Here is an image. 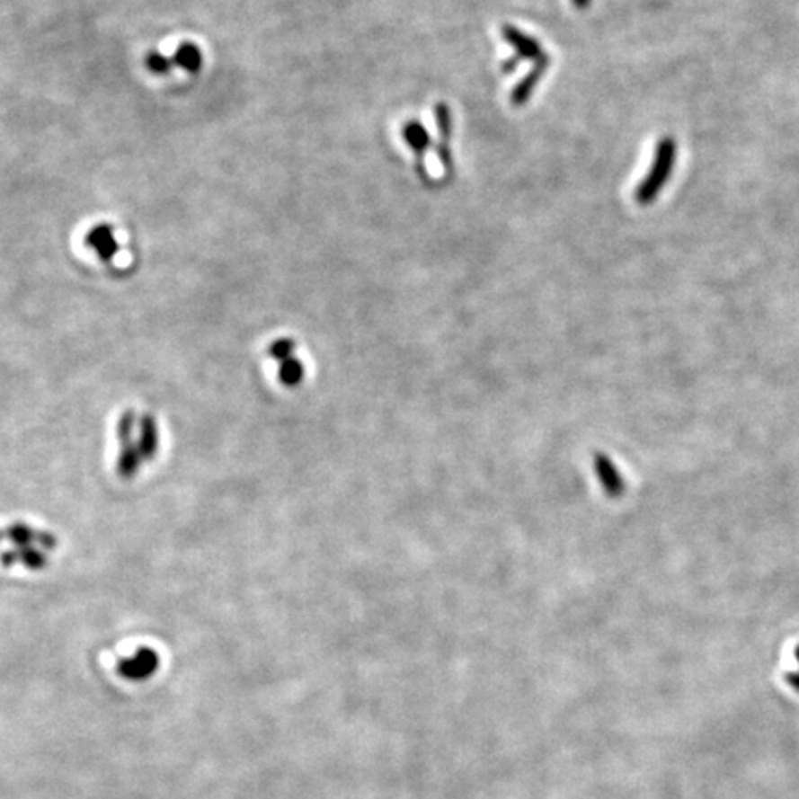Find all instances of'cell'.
<instances>
[{
  "mask_svg": "<svg viewBox=\"0 0 799 799\" xmlns=\"http://www.w3.org/2000/svg\"><path fill=\"white\" fill-rule=\"evenodd\" d=\"M676 157H678L676 139L668 138V136L662 138L657 143L655 157H653V164H652L648 174L644 176L641 185L635 189V200L638 204L650 206L657 200L662 187L670 182V176H672V173H674Z\"/></svg>",
  "mask_w": 799,
  "mask_h": 799,
  "instance_id": "cell-1",
  "label": "cell"
},
{
  "mask_svg": "<svg viewBox=\"0 0 799 799\" xmlns=\"http://www.w3.org/2000/svg\"><path fill=\"white\" fill-rule=\"evenodd\" d=\"M502 36L505 38V41L510 47H513V50H515V56L510 58V61H505L503 66H502V69L505 73H513L519 67V63L522 59H529V61L535 63L537 59H540L542 56L546 54L545 50H542L540 43L535 38L524 34L522 30H519L515 26H510V24L502 26Z\"/></svg>",
  "mask_w": 799,
  "mask_h": 799,
  "instance_id": "cell-2",
  "label": "cell"
},
{
  "mask_svg": "<svg viewBox=\"0 0 799 799\" xmlns=\"http://www.w3.org/2000/svg\"><path fill=\"white\" fill-rule=\"evenodd\" d=\"M159 668V655L154 648L141 646L136 655L120 659L117 662V672L128 681H145L152 678Z\"/></svg>",
  "mask_w": 799,
  "mask_h": 799,
  "instance_id": "cell-3",
  "label": "cell"
},
{
  "mask_svg": "<svg viewBox=\"0 0 799 799\" xmlns=\"http://www.w3.org/2000/svg\"><path fill=\"white\" fill-rule=\"evenodd\" d=\"M594 470L607 496L618 498L626 493V479L609 456L594 454Z\"/></svg>",
  "mask_w": 799,
  "mask_h": 799,
  "instance_id": "cell-4",
  "label": "cell"
},
{
  "mask_svg": "<svg viewBox=\"0 0 799 799\" xmlns=\"http://www.w3.org/2000/svg\"><path fill=\"white\" fill-rule=\"evenodd\" d=\"M437 117V128H439V145H437V155L440 159V165L446 169V173H452V152H450V139H452V113L450 108L444 102H439L435 108Z\"/></svg>",
  "mask_w": 799,
  "mask_h": 799,
  "instance_id": "cell-5",
  "label": "cell"
},
{
  "mask_svg": "<svg viewBox=\"0 0 799 799\" xmlns=\"http://www.w3.org/2000/svg\"><path fill=\"white\" fill-rule=\"evenodd\" d=\"M550 63H552V58H550L548 52L533 63L531 71L515 85L513 93H510V102H513V106L519 108V106H524L529 101L535 87L538 85V82L542 80V76H545L546 69L550 67Z\"/></svg>",
  "mask_w": 799,
  "mask_h": 799,
  "instance_id": "cell-6",
  "label": "cell"
},
{
  "mask_svg": "<svg viewBox=\"0 0 799 799\" xmlns=\"http://www.w3.org/2000/svg\"><path fill=\"white\" fill-rule=\"evenodd\" d=\"M85 244L97 252V255L102 262H111L119 253V243L115 239L113 228L110 225H106V222L97 225L85 234Z\"/></svg>",
  "mask_w": 799,
  "mask_h": 799,
  "instance_id": "cell-7",
  "label": "cell"
},
{
  "mask_svg": "<svg viewBox=\"0 0 799 799\" xmlns=\"http://www.w3.org/2000/svg\"><path fill=\"white\" fill-rule=\"evenodd\" d=\"M402 134H404V141L409 145V148L414 152V155H417L419 173H421L422 180H428L426 171H424V154L431 146V138H430L428 130L422 122L409 120V122H405Z\"/></svg>",
  "mask_w": 799,
  "mask_h": 799,
  "instance_id": "cell-8",
  "label": "cell"
},
{
  "mask_svg": "<svg viewBox=\"0 0 799 799\" xmlns=\"http://www.w3.org/2000/svg\"><path fill=\"white\" fill-rule=\"evenodd\" d=\"M0 563L3 566L10 568L15 564H22L28 570H43L49 563L47 554L36 546H24V548H13L4 554H0Z\"/></svg>",
  "mask_w": 799,
  "mask_h": 799,
  "instance_id": "cell-9",
  "label": "cell"
},
{
  "mask_svg": "<svg viewBox=\"0 0 799 799\" xmlns=\"http://www.w3.org/2000/svg\"><path fill=\"white\" fill-rule=\"evenodd\" d=\"M139 437H138V448L141 452L143 461H152L159 448V431L157 422L150 413H145L139 419Z\"/></svg>",
  "mask_w": 799,
  "mask_h": 799,
  "instance_id": "cell-10",
  "label": "cell"
},
{
  "mask_svg": "<svg viewBox=\"0 0 799 799\" xmlns=\"http://www.w3.org/2000/svg\"><path fill=\"white\" fill-rule=\"evenodd\" d=\"M143 463L141 452L138 448V442L130 440V442H120V450H119V457H117V475L124 482H130L139 472V466Z\"/></svg>",
  "mask_w": 799,
  "mask_h": 799,
  "instance_id": "cell-11",
  "label": "cell"
},
{
  "mask_svg": "<svg viewBox=\"0 0 799 799\" xmlns=\"http://www.w3.org/2000/svg\"><path fill=\"white\" fill-rule=\"evenodd\" d=\"M202 61H204L202 50L191 41H183L173 56L174 66H178L180 69H183L187 73H193V75L202 69Z\"/></svg>",
  "mask_w": 799,
  "mask_h": 799,
  "instance_id": "cell-12",
  "label": "cell"
},
{
  "mask_svg": "<svg viewBox=\"0 0 799 799\" xmlns=\"http://www.w3.org/2000/svg\"><path fill=\"white\" fill-rule=\"evenodd\" d=\"M3 533H4V538L10 540L15 548L38 546L40 531L34 529V528L26 526V524H13V526L6 528Z\"/></svg>",
  "mask_w": 799,
  "mask_h": 799,
  "instance_id": "cell-13",
  "label": "cell"
},
{
  "mask_svg": "<svg viewBox=\"0 0 799 799\" xmlns=\"http://www.w3.org/2000/svg\"><path fill=\"white\" fill-rule=\"evenodd\" d=\"M302 377H304V365L295 356L280 363V379L283 386L295 387L302 381Z\"/></svg>",
  "mask_w": 799,
  "mask_h": 799,
  "instance_id": "cell-14",
  "label": "cell"
},
{
  "mask_svg": "<svg viewBox=\"0 0 799 799\" xmlns=\"http://www.w3.org/2000/svg\"><path fill=\"white\" fill-rule=\"evenodd\" d=\"M138 426H139V421H138L136 411L134 409L122 411V414L117 421V439H119V442L134 440V433H136Z\"/></svg>",
  "mask_w": 799,
  "mask_h": 799,
  "instance_id": "cell-15",
  "label": "cell"
},
{
  "mask_svg": "<svg viewBox=\"0 0 799 799\" xmlns=\"http://www.w3.org/2000/svg\"><path fill=\"white\" fill-rule=\"evenodd\" d=\"M145 66L154 75H169L174 63H173V58H167V56H164L162 52H157V50H150L145 56Z\"/></svg>",
  "mask_w": 799,
  "mask_h": 799,
  "instance_id": "cell-16",
  "label": "cell"
},
{
  "mask_svg": "<svg viewBox=\"0 0 799 799\" xmlns=\"http://www.w3.org/2000/svg\"><path fill=\"white\" fill-rule=\"evenodd\" d=\"M295 348H297V344H295L293 339H278V341H274V342L271 344L269 354H271L272 360H276V361L281 363V361H285V360L293 358Z\"/></svg>",
  "mask_w": 799,
  "mask_h": 799,
  "instance_id": "cell-17",
  "label": "cell"
},
{
  "mask_svg": "<svg viewBox=\"0 0 799 799\" xmlns=\"http://www.w3.org/2000/svg\"><path fill=\"white\" fill-rule=\"evenodd\" d=\"M794 655H795V659H797V662H799V646H795ZM786 683H788L792 688H795V690L799 692V672H790V674H786Z\"/></svg>",
  "mask_w": 799,
  "mask_h": 799,
  "instance_id": "cell-18",
  "label": "cell"
},
{
  "mask_svg": "<svg viewBox=\"0 0 799 799\" xmlns=\"http://www.w3.org/2000/svg\"><path fill=\"white\" fill-rule=\"evenodd\" d=\"M592 0H572V4L578 10H587L590 6Z\"/></svg>",
  "mask_w": 799,
  "mask_h": 799,
  "instance_id": "cell-19",
  "label": "cell"
},
{
  "mask_svg": "<svg viewBox=\"0 0 799 799\" xmlns=\"http://www.w3.org/2000/svg\"><path fill=\"white\" fill-rule=\"evenodd\" d=\"M3 540H6V538H4V533L0 531V545H3Z\"/></svg>",
  "mask_w": 799,
  "mask_h": 799,
  "instance_id": "cell-20",
  "label": "cell"
}]
</instances>
